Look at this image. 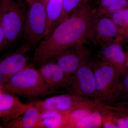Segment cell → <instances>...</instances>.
<instances>
[{
    "label": "cell",
    "mask_w": 128,
    "mask_h": 128,
    "mask_svg": "<svg viewBox=\"0 0 128 128\" xmlns=\"http://www.w3.org/2000/svg\"><path fill=\"white\" fill-rule=\"evenodd\" d=\"M15 95L0 89V118L3 124L20 116L31 104L23 103Z\"/></svg>",
    "instance_id": "cell-11"
},
{
    "label": "cell",
    "mask_w": 128,
    "mask_h": 128,
    "mask_svg": "<svg viewBox=\"0 0 128 128\" xmlns=\"http://www.w3.org/2000/svg\"><path fill=\"white\" fill-rule=\"evenodd\" d=\"M127 8H128V0H112L104 16L110 17L114 12Z\"/></svg>",
    "instance_id": "cell-21"
},
{
    "label": "cell",
    "mask_w": 128,
    "mask_h": 128,
    "mask_svg": "<svg viewBox=\"0 0 128 128\" xmlns=\"http://www.w3.org/2000/svg\"><path fill=\"white\" fill-rule=\"evenodd\" d=\"M38 0H25V1L29 6L31 5L32 3H33V2Z\"/></svg>",
    "instance_id": "cell-26"
},
{
    "label": "cell",
    "mask_w": 128,
    "mask_h": 128,
    "mask_svg": "<svg viewBox=\"0 0 128 128\" xmlns=\"http://www.w3.org/2000/svg\"><path fill=\"white\" fill-rule=\"evenodd\" d=\"M23 114L16 119L3 124L4 128H37L42 111L32 102Z\"/></svg>",
    "instance_id": "cell-14"
},
{
    "label": "cell",
    "mask_w": 128,
    "mask_h": 128,
    "mask_svg": "<svg viewBox=\"0 0 128 128\" xmlns=\"http://www.w3.org/2000/svg\"><path fill=\"white\" fill-rule=\"evenodd\" d=\"M69 112L61 113L52 110L43 111L37 128H65Z\"/></svg>",
    "instance_id": "cell-15"
},
{
    "label": "cell",
    "mask_w": 128,
    "mask_h": 128,
    "mask_svg": "<svg viewBox=\"0 0 128 128\" xmlns=\"http://www.w3.org/2000/svg\"><path fill=\"white\" fill-rule=\"evenodd\" d=\"M110 17L121 29L122 35L123 30L128 26V8L119 10L112 14Z\"/></svg>",
    "instance_id": "cell-18"
},
{
    "label": "cell",
    "mask_w": 128,
    "mask_h": 128,
    "mask_svg": "<svg viewBox=\"0 0 128 128\" xmlns=\"http://www.w3.org/2000/svg\"><path fill=\"white\" fill-rule=\"evenodd\" d=\"M89 0H82V3H86V2H88L89 1Z\"/></svg>",
    "instance_id": "cell-29"
},
{
    "label": "cell",
    "mask_w": 128,
    "mask_h": 128,
    "mask_svg": "<svg viewBox=\"0 0 128 128\" xmlns=\"http://www.w3.org/2000/svg\"><path fill=\"white\" fill-rule=\"evenodd\" d=\"M103 107L102 109L96 110L88 116L76 121L71 124L69 128H102V115L101 110Z\"/></svg>",
    "instance_id": "cell-17"
},
{
    "label": "cell",
    "mask_w": 128,
    "mask_h": 128,
    "mask_svg": "<svg viewBox=\"0 0 128 128\" xmlns=\"http://www.w3.org/2000/svg\"><path fill=\"white\" fill-rule=\"evenodd\" d=\"M121 86H122V96L128 101V70L121 76Z\"/></svg>",
    "instance_id": "cell-25"
},
{
    "label": "cell",
    "mask_w": 128,
    "mask_h": 128,
    "mask_svg": "<svg viewBox=\"0 0 128 128\" xmlns=\"http://www.w3.org/2000/svg\"><path fill=\"white\" fill-rule=\"evenodd\" d=\"M38 70L44 82L50 92L67 88L71 78L68 76L53 59L41 64Z\"/></svg>",
    "instance_id": "cell-10"
},
{
    "label": "cell",
    "mask_w": 128,
    "mask_h": 128,
    "mask_svg": "<svg viewBox=\"0 0 128 128\" xmlns=\"http://www.w3.org/2000/svg\"><path fill=\"white\" fill-rule=\"evenodd\" d=\"M106 107L112 111L122 113L128 116V101L117 102L112 105H106Z\"/></svg>",
    "instance_id": "cell-22"
},
{
    "label": "cell",
    "mask_w": 128,
    "mask_h": 128,
    "mask_svg": "<svg viewBox=\"0 0 128 128\" xmlns=\"http://www.w3.org/2000/svg\"><path fill=\"white\" fill-rule=\"evenodd\" d=\"M34 66L32 64L28 65L0 84V89L32 101L52 93Z\"/></svg>",
    "instance_id": "cell-3"
},
{
    "label": "cell",
    "mask_w": 128,
    "mask_h": 128,
    "mask_svg": "<svg viewBox=\"0 0 128 128\" xmlns=\"http://www.w3.org/2000/svg\"><path fill=\"white\" fill-rule=\"evenodd\" d=\"M128 34V27L124 29L122 33V35H124V36H127Z\"/></svg>",
    "instance_id": "cell-27"
},
{
    "label": "cell",
    "mask_w": 128,
    "mask_h": 128,
    "mask_svg": "<svg viewBox=\"0 0 128 128\" xmlns=\"http://www.w3.org/2000/svg\"><path fill=\"white\" fill-rule=\"evenodd\" d=\"M93 68L96 82L95 100L105 105L116 103L122 92L121 76L116 69L101 59L94 62Z\"/></svg>",
    "instance_id": "cell-4"
},
{
    "label": "cell",
    "mask_w": 128,
    "mask_h": 128,
    "mask_svg": "<svg viewBox=\"0 0 128 128\" xmlns=\"http://www.w3.org/2000/svg\"><path fill=\"white\" fill-rule=\"evenodd\" d=\"M83 44H79L67 48L52 58L70 78L80 66L90 58L89 50Z\"/></svg>",
    "instance_id": "cell-7"
},
{
    "label": "cell",
    "mask_w": 128,
    "mask_h": 128,
    "mask_svg": "<svg viewBox=\"0 0 128 128\" xmlns=\"http://www.w3.org/2000/svg\"><path fill=\"white\" fill-rule=\"evenodd\" d=\"M46 1L40 0L33 2L29 5L26 12L24 43L31 48L45 38L47 26Z\"/></svg>",
    "instance_id": "cell-5"
},
{
    "label": "cell",
    "mask_w": 128,
    "mask_h": 128,
    "mask_svg": "<svg viewBox=\"0 0 128 128\" xmlns=\"http://www.w3.org/2000/svg\"><path fill=\"white\" fill-rule=\"evenodd\" d=\"M24 43L20 48L9 53L0 60V84L6 82L10 77L28 65L27 53L31 49Z\"/></svg>",
    "instance_id": "cell-8"
},
{
    "label": "cell",
    "mask_w": 128,
    "mask_h": 128,
    "mask_svg": "<svg viewBox=\"0 0 128 128\" xmlns=\"http://www.w3.org/2000/svg\"><path fill=\"white\" fill-rule=\"evenodd\" d=\"M26 13L15 0H0V52L15 44L24 32Z\"/></svg>",
    "instance_id": "cell-2"
},
{
    "label": "cell",
    "mask_w": 128,
    "mask_h": 128,
    "mask_svg": "<svg viewBox=\"0 0 128 128\" xmlns=\"http://www.w3.org/2000/svg\"><path fill=\"white\" fill-rule=\"evenodd\" d=\"M112 0H100L98 7L96 9V16H100L105 15L108 8Z\"/></svg>",
    "instance_id": "cell-24"
},
{
    "label": "cell",
    "mask_w": 128,
    "mask_h": 128,
    "mask_svg": "<svg viewBox=\"0 0 128 128\" xmlns=\"http://www.w3.org/2000/svg\"><path fill=\"white\" fill-rule=\"evenodd\" d=\"M101 59L112 66L121 76L128 71L126 65V54L118 43L114 41L102 46Z\"/></svg>",
    "instance_id": "cell-13"
},
{
    "label": "cell",
    "mask_w": 128,
    "mask_h": 128,
    "mask_svg": "<svg viewBox=\"0 0 128 128\" xmlns=\"http://www.w3.org/2000/svg\"><path fill=\"white\" fill-rule=\"evenodd\" d=\"M94 63L90 58L88 59L74 73L66 88L70 93L95 100L96 82L93 68Z\"/></svg>",
    "instance_id": "cell-6"
},
{
    "label": "cell",
    "mask_w": 128,
    "mask_h": 128,
    "mask_svg": "<svg viewBox=\"0 0 128 128\" xmlns=\"http://www.w3.org/2000/svg\"><path fill=\"white\" fill-rule=\"evenodd\" d=\"M126 68L128 70V51L126 54Z\"/></svg>",
    "instance_id": "cell-28"
},
{
    "label": "cell",
    "mask_w": 128,
    "mask_h": 128,
    "mask_svg": "<svg viewBox=\"0 0 128 128\" xmlns=\"http://www.w3.org/2000/svg\"><path fill=\"white\" fill-rule=\"evenodd\" d=\"M82 0H64L63 12L58 25L68 18L71 14L82 3Z\"/></svg>",
    "instance_id": "cell-19"
},
{
    "label": "cell",
    "mask_w": 128,
    "mask_h": 128,
    "mask_svg": "<svg viewBox=\"0 0 128 128\" xmlns=\"http://www.w3.org/2000/svg\"><path fill=\"white\" fill-rule=\"evenodd\" d=\"M121 35V29L110 17L95 15L89 39L94 44L103 46L114 41L115 38H119Z\"/></svg>",
    "instance_id": "cell-9"
},
{
    "label": "cell",
    "mask_w": 128,
    "mask_h": 128,
    "mask_svg": "<svg viewBox=\"0 0 128 128\" xmlns=\"http://www.w3.org/2000/svg\"><path fill=\"white\" fill-rule=\"evenodd\" d=\"M25 0H18V2H21L22 1Z\"/></svg>",
    "instance_id": "cell-30"
},
{
    "label": "cell",
    "mask_w": 128,
    "mask_h": 128,
    "mask_svg": "<svg viewBox=\"0 0 128 128\" xmlns=\"http://www.w3.org/2000/svg\"><path fill=\"white\" fill-rule=\"evenodd\" d=\"M101 112L102 115V128H118L115 123L114 112L108 109L105 105Z\"/></svg>",
    "instance_id": "cell-20"
},
{
    "label": "cell",
    "mask_w": 128,
    "mask_h": 128,
    "mask_svg": "<svg viewBox=\"0 0 128 128\" xmlns=\"http://www.w3.org/2000/svg\"><path fill=\"white\" fill-rule=\"evenodd\" d=\"M127 36L128 37V35H127Z\"/></svg>",
    "instance_id": "cell-31"
},
{
    "label": "cell",
    "mask_w": 128,
    "mask_h": 128,
    "mask_svg": "<svg viewBox=\"0 0 128 128\" xmlns=\"http://www.w3.org/2000/svg\"><path fill=\"white\" fill-rule=\"evenodd\" d=\"M85 98L71 94H62L48 98L43 100L32 101L42 111L52 110L61 113L70 112Z\"/></svg>",
    "instance_id": "cell-12"
},
{
    "label": "cell",
    "mask_w": 128,
    "mask_h": 128,
    "mask_svg": "<svg viewBox=\"0 0 128 128\" xmlns=\"http://www.w3.org/2000/svg\"><path fill=\"white\" fill-rule=\"evenodd\" d=\"M63 5L64 0H46L47 26L44 38L48 36L58 25L63 12Z\"/></svg>",
    "instance_id": "cell-16"
},
{
    "label": "cell",
    "mask_w": 128,
    "mask_h": 128,
    "mask_svg": "<svg viewBox=\"0 0 128 128\" xmlns=\"http://www.w3.org/2000/svg\"><path fill=\"white\" fill-rule=\"evenodd\" d=\"M114 112L115 114V123L117 128H128V115L120 112Z\"/></svg>",
    "instance_id": "cell-23"
},
{
    "label": "cell",
    "mask_w": 128,
    "mask_h": 128,
    "mask_svg": "<svg viewBox=\"0 0 128 128\" xmlns=\"http://www.w3.org/2000/svg\"><path fill=\"white\" fill-rule=\"evenodd\" d=\"M96 10L88 2L80 5L36 48L32 64H41L62 50L89 40Z\"/></svg>",
    "instance_id": "cell-1"
}]
</instances>
